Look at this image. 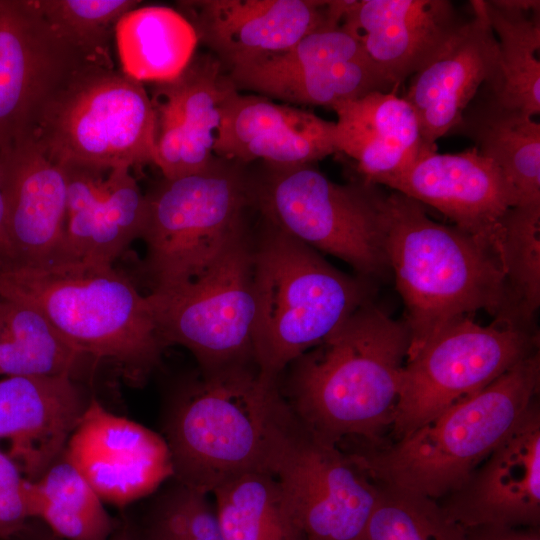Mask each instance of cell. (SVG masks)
Instances as JSON below:
<instances>
[{
    "label": "cell",
    "instance_id": "6da1fadb",
    "mask_svg": "<svg viewBox=\"0 0 540 540\" xmlns=\"http://www.w3.org/2000/svg\"><path fill=\"white\" fill-rule=\"evenodd\" d=\"M173 480L205 494L249 472L275 471L299 428L279 386L256 364L197 370L170 392L163 414Z\"/></svg>",
    "mask_w": 540,
    "mask_h": 540
},
{
    "label": "cell",
    "instance_id": "7a4b0ae2",
    "mask_svg": "<svg viewBox=\"0 0 540 540\" xmlns=\"http://www.w3.org/2000/svg\"><path fill=\"white\" fill-rule=\"evenodd\" d=\"M409 346L405 321L369 301L288 365L281 393L312 435L378 446L394 420Z\"/></svg>",
    "mask_w": 540,
    "mask_h": 540
},
{
    "label": "cell",
    "instance_id": "3957f363",
    "mask_svg": "<svg viewBox=\"0 0 540 540\" xmlns=\"http://www.w3.org/2000/svg\"><path fill=\"white\" fill-rule=\"evenodd\" d=\"M383 229L389 268L405 305L407 358L454 319L479 310L507 316L503 258L491 243L432 220L424 205L395 191L385 196Z\"/></svg>",
    "mask_w": 540,
    "mask_h": 540
},
{
    "label": "cell",
    "instance_id": "277c9868",
    "mask_svg": "<svg viewBox=\"0 0 540 540\" xmlns=\"http://www.w3.org/2000/svg\"><path fill=\"white\" fill-rule=\"evenodd\" d=\"M0 298L30 304L81 353L140 385L166 348L147 295L112 264L0 266Z\"/></svg>",
    "mask_w": 540,
    "mask_h": 540
},
{
    "label": "cell",
    "instance_id": "5b68a950",
    "mask_svg": "<svg viewBox=\"0 0 540 540\" xmlns=\"http://www.w3.org/2000/svg\"><path fill=\"white\" fill-rule=\"evenodd\" d=\"M539 384L536 350L391 444L344 452L376 484L438 501L460 488L518 425Z\"/></svg>",
    "mask_w": 540,
    "mask_h": 540
},
{
    "label": "cell",
    "instance_id": "8992f818",
    "mask_svg": "<svg viewBox=\"0 0 540 540\" xmlns=\"http://www.w3.org/2000/svg\"><path fill=\"white\" fill-rule=\"evenodd\" d=\"M261 221L253 233L254 359L264 379L279 382L290 363L372 301L373 284Z\"/></svg>",
    "mask_w": 540,
    "mask_h": 540
},
{
    "label": "cell",
    "instance_id": "52a82bcc",
    "mask_svg": "<svg viewBox=\"0 0 540 540\" xmlns=\"http://www.w3.org/2000/svg\"><path fill=\"white\" fill-rule=\"evenodd\" d=\"M252 206L260 218L317 252L348 263L372 281L389 268L383 229L386 193L364 181L333 182L313 164L262 163L249 171Z\"/></svg>",
    "mask_w": 540,
    "mask_h": 540
},
{
    "label": "cell",
    "instance_id": "ba28073f",
    "mask_svg": "<svg viewBox=\"0 0 540 540\" xmlns=\"http://www.w3.org/2000/svg\"><path fill=\"white\" fill-rule=\"evenodd\" d=\"M31 137L62 167L155 164V114L142 83L114 67L80 70L40 112Z\"/></svg>",
    "mask_w": 540,
    "mask_h": 540
},
{
    "label": "cell",
    "instance_id": "9c48e42d",
    "mask_svg": "<svg viewBox=\"0 0 540 540\" xmlns=\"http://www.w3.org/2000/svg\"><path fill=\"white\" fill-rule=\"evenodd\" d=\"M147 198L143 271L151 291L202 274L249 228L253 211L245 165L216 157L205 170L163 179Z\"/></svg>",
    "mask_w": 540,
    "mask_h": 540
},
{
    "label": "cell",
    "instance_id": "30bf717a",
    "mask_svg": "<svg viewBox=\"0 0 540 540\" xmlns=\"http://www.w3.org/2000/svg\"><path fill=\"white\" fill-rule=\"evenodd\" d=\"M165 346L179 345L201 371L256 364L253 232L234 239L196 278L147 294Z\"/></svg>",
    "mask_w": 540,
    "mask_h": 540
},
{
    "label": "cell",
    "instance_id": "8fae6325",
    "mask_svg": "<svg viewBox=\"0 0 540 540\" xmlns=\"http://www.w3.org/2000/svg\"><path fill=\"white\" fill-rule=\"evenodd\" d=\"M527 325L496 317L481 325L469 316L432 334L406 359L394 420V440L483 389L537 349Z\"/></svg>",
    "mask_w": 540,
    "mask_h": 540
},
{
    "label": "cell",
    "instance_id": "7c38bea8",
    "mask_svg": "<svg viewBox=\"0 0 540 540\" xmlns=\"http://www.w3.org/2000/svg\"><path fill=\"white\" fill-rule=\"evenodd\" d=\"M228 76L238 91L329 108L372 92L395 93L340 23L315 30L281 53L233 68Z\"/></svg>",
    "mask_w": 540,
    "mask_h": 540
},
{
    "label": "cell",
    "instance_id": "4fadbf2b",
    "mask_svg": "<svg viewBox=\"0 0 540 540\" xmlns=\"http://www.w3.org/2000/svg\"><path fill=\"white\" fill-rule=\"evenodd\" d=\"M90 65L101 66L67 42L34 0H0V151L29 137L47 102Z\"/></svg>",
    "mask_w": 540,
    "mask_h": 540
},
{
    "label": "cell",
    "instance_id": "5bb4252c",
    "mask_svg": "<svg viewBox=\"0 0 540 540\" xmlns=\"http://www.w3.org/2000/svg\"><path fill=\"white\" fill-rule=\"evenodd\" d=\"M275 475L289 496L305 540H365L379 486L338 445L299 425Z\"/></svg>",
    "mask_w": 540,
    "mask_h": 540
},
{
    "label": "cell",
    "instance_id": "9a60e30c",
    "mask_svg": "<svg viewBox=\"0 0 540 540\" xmlns=\"http://www.w3.org/2000/svg\"><path fill=\"white\" fill-rule=\"evenodd\" d=\"M179 12L228 72L281 53L317 29L339 24V0H185Z\"/></svg>",
    "mask_w": 540,
    "mask_h": 540
},
{
    "label": "cell",
    "instance_id": "2e32d148",
    "mask_svg": "<svg viewBox=\"0 0 540 540\" xmlns=\"http://www.w3.org/2000/svg\"><path fill=\"white\" fill-rule=\"evenodd\" d=\"M64 453L103 502L125 507L173 478L162 435L91 398Z\"/></svg>",
    "mask_w": 540,
    "mask_h": 540
},
{
    "label": "cell",
    "instance_id": "e0dca14e",
    "mask_svg": "<svg viewBox=\"0 0 540 540\" xmlns=\"http://www.w3.org/2000/svg\"><path fill=\"white\" fill-rule=\"evenodd\" d=\"M384 186L429 205L454 226L495 246L502 254L501 219L518 199L498 166L475 147L438 153L426 146L416 159Z\"/></svg>",
    "mask_w": 540,
    "mask_h": 540
},
{
    "label": "cell",
    "instance_id": "ac0fdd59",
    "mask_svg": "<svg viewBox=\"0 0 540 540\" xmlns=\"http://www.w3.org/2000/svg\"><path fill=\"white\" fill-rule=\"evenodd\" d=\"M446 516L463 528H537L540 523V411L536 400L518 425L443 498Z\"/></svg>",
    "mask_w": 540,
    "mask_h": 540
},
{
    "label": "cell",
    "instance_id": "d6986e66",
    "mask_svg": "<svg viewBox=\"0 0 540 540\" xmlns=\"http://www.w3.org/2000/svg\"><path fill=\"white\" fill-rule=\"evenodd\" d=\"M155 84V165L170 180L207 169L222 104L237 90L228 72L211 53H195L177 78Z\"/></svg>",
    "mask_w": 540,
    "mask_h": 540
},
{
    "label": "cell",
    "instance_id": "ffe728a7",
    "mask_svg": "<svg viewBox=\"0 0 540 540\" xmlns=\"http://www.w3.org/2000/svg\"><path fill=\"white\" fill-rule=\"evenodd\" d=\"M11 261L43 267L62 262L67 219V178L27 137L0 151ZM2 265V266H6Z\"/></svg>",
    "mask_w": 540,
    "mask_h": 540
},
{
    "label": "cell",
    "instance_id": "44dd1931",
    "mask_svg": "<svg viewBox=\"0 0 540 540\" xmlns=\"http://www.w3.org/2000/svg\"><path fill=\"white\" fill-rule=\"evenodd\" d=\"M470 3L471 18L410 77L403 96L429 145L451 132L482 86L498 78V42L483 0Z\"/></svg>",
    "mask_w": 540,
    "mask_h": 540
},
{
    "label": "cell",
    "instance_id": "7402d4cb",
    "mask_svg": "<svg viewBox=\"0 0 540 540\" xmlns=\"http://www.w3.org/2000/svg\"><path fill=\"white\" fill-rule=\"evenodd\" d=\"M336 124L311 111L234 91L222 104L214 155L247 166L313 164L333 153Z\"/></svg>",
    "mask_w": 540,
    "mask_h": 540
},
{
    "label": "cell",
    "instance_id": "603a6c76",
    "mask_svg": "<svg viewBox=\"0 0 540 540\" xmlns=\"http://www.w3.org/2000/svg\"><path fill=\"white\" fill-rule=\"evenodd\" d=\"M464 21L448 0H344L340 25L396 91Z\"/></svg>",
    "mask_w": 540,
    "mask_h": 540
},
{
    "label": "cell",
    "instance_id": "cb8c5ba5",
    "mask_svg": "<svg viewBox=\"0 0 540 540\" xmlns=\"http://www.w3.org/2000/svg\"><path fill=\"white\" fill-rule=\"evenodd\" d=\"M67 219L63 260L112 264L142 237L147 198L130 168L63 167Z\"/></svg>",
    "mask_w": 540,
    "mask_h": 540
},
{
    "label": "cell",
    "instance_id": "d4e9b609",
    "mask_svg": "<svg viewBox=\"0 0 540 540\" xmlns=\"http://www.w3.org/2000/svg\"><path fill=\"white\" fill-rule=\"evenodd\" d=\"M89 401L69 377L0 379V439L26 479L37 480L63 453Z\"/></svg>",
    "mask_w": 540,
    "mask_h": 540
},
{
    "label": "cell",
    "instance_id": "484cf974",
    "mask_svg": "<svg viewBox=\"0 0 540 540\" xmlns=\"http://www.w3.org/2000/svg\"><path fill=\"white\" fill-rule=\"evenodd\" d=\"M336 147L351 157L364 182L382 185L426 146L410 104L394 92H372L334 105Z\"/></svg>",
    "mask_w": 540,
    "mask_h": 540
},
{
    "label": "cell",
    "instance_id": "4316f807",
    "mask_svg": "<svg viewBox=\"0 0 540 540\" xmlns=\"http://www.w3.org/2000/svg\"><path fill=\"white\" fill-rule=\"evenodd\" d=\"M478 93L451 132L470 138L498 166L518 205L540 203L539 122L501 103L484 85Z\"/></svg>",
    "mask_w": 540,
    "mask_h": 540
},
{
    "label": "cell",
    "instance_id": "83f0119b",
    "mask_svg": "<svg viewBox=\"0 0 540 540\" xmlns=\"http://www.w3.org/2000/svg\"><path fill=\"white\" fill-rule=\"evenodd\" d=\"M114 41L120 70L140 83L177 78L199 43L191 23L162 5L137 6L124 14L115 26Z\"/></svg>",
    "mask_w": 540,
    "mask_h": 540
},
{
    "label": "cell",
    "instance_id": "f1b7e54d",
    "mask_svg": "<svg viewBox=\"0 0 540 540\" xmlns=\"http://www.w3.org/2000/svg\"><path fill=\"white\" fill-rule=\"evenodd\" d=\"M498 42V78L484 85L501 103L540 113V2L483 0Z\"/></svg>",
    "mask_w": 540,
    "mask_h": 540
},
{
    "label": "cell",
    "instance_id": "f546056e",
    "mask_svg": "<svg viewBox=\"0 0 540 540\" xmlns=\"http://www.w3.org/2000/svg\"><path fill=\"white\" fill-rule=\"evenodd\" d=\"M30 519L64 540H107L115 524L103 501L64 451L34 481L25 478Z\"/></svg>",
    "mask_w": 540,
    "mask_h": 540
},
{
    "label": "cell",
    "instance_id": "4dcf8cb0",
    "mask_svg": "<svg viewBox=\"0 0 540 540\" xmlns=\"http://www.w3.org/2000/svg\"><path fill=\"white\" fill-rule=\"evenodd\" d=\"M89 360L37 308L0 298V375L76 380Z\"/></svg>",
    "mask_w": 540,
    "mask_h": 540
},
{
    "label": "cell",
    "instance_id": "1f68e13d",
    "mask_svg": "<svg viewBox=\"0 0 540 540\" xmlns=\"http://www.w3.org/2000/svg\"><path fill=\"white\" fill-rule=\"evenodd\" d=\"M212 494L225 540H305L289 496L272 473L242 474Z\"/></svg>",
    "mask_w": 540,
    "mask_h": 540
},
{
    "label": "cell",
    "instance_id": "d6a6232c",
    "mask_svg": "<svg viewBox=\"0 0 540 540\" xmlns=\"http://www.w3.org/2000/svg\"><path fill=\"white\" fill-rule=\"evenodd\" d=\"M501 227L507 317L527 325L540 304V203L511 207Z\"/></svg>",
    "mask_w": 540,
    "mask_h": 540
},
{
    "label": "cell",
    "instance_id": "836d02e7",
    "mask_svg": "<svg viewBox=\"0 0 540 540\" xmlns=\"http://www.w3.org/2000/svg\"><path fill=\"white\" fill-rule=\"evenodd\" d=\"M49 24L90 61L114 67L111 41L119 19L135 0H34Z\"/></svg>",
    "mask_w": 540,
    "mask_h": 540
},
{
    "label": "cell",
    "instance_id": "e575fe53",
    "mask_svg": "<svg viewBox=\"0 0 540 540\" xmlns=\"http://www.w3.org/2000/svg\"><path fill=\"white\" fill-rule=\"evenodd\" d=\"M365 540H464L465 529L428 497L379 485Z\"/></svg>",
    "mask_w": 540,
    "mask_h": 540
},
{
    "label": "cell",
    "instance_id": "d590c367",
    "mask_svg": "<svg viewBox=\"0 0 540 540\" xmlns=\"http://www.w3.org/2000/svg\"><path fill=\"white\" fill-rule=\"evenodd\" d=\"M207 495L174 480L152 502L137 540H225Z\"/></svg>",
    "mask_w": 540,
    "mask_h": 540
},
{
    "label": "cell",
    "instance_id": "8d00e7d4",
    "mask_svg": "<svg viewBox=\"0 0 540 540\" xmlns=\"http://www.w3.org/2000/svg\"><path fill=\"white\" fill-rule=\"evenodd\" d=\"M24 482L17 463L0 450V540H14L30 520Z\"/></svg>",
    "mask_w": 540,
    "mask_h": 540
},
{
    "label": "cell",
    "instance_id": "74e56055",
    "mask_svg": "<svg viewBox=\"0 0 540 540\" xmlns=\"http://www.w3.org/2000/svg\"><path fill=\"white\" fill-rule=\"evenodd\" d=\"M464 529V540H540L539 527L483 525Z\"/></svg>",
    "mask_w": 540,
    "mask_h": 540
},
{
    "label": "cell",
    "instance_id": "f35d334b",
    "mask_svg": "<svg viewBox=\"0 0 540 540\" xmlns=\"http://www.w3.org/2000/svg\"><path fill=\"white\" fill-rule=\"evenodd\" d=\"M21 540H64L54 535L43 524L37 520L30 519L23 531L15 538ZM107 540H137L136 528L127 520L115 527L113 533Z\"/></svg>",
    "mask_w": 540,
    "mask_h": 540
},
{
    "label": "cell",
    "instance_id": "ab89813d",
    "mask_svg": "<svg viewBox=\"0 0 540 540\" xmlns=\"http://www.w3.org/2000/svg\"><path fill=\"white\" fill-rule=\"evenodd\" d=\"M11 261V249L7 235L5 202L0 185V266Z\"/></svg>",
    "mask_w": 540,
    "mask_h": 540
}]
</instances>
